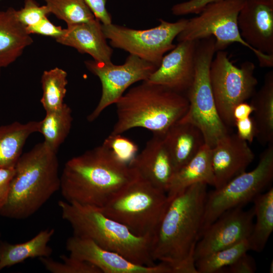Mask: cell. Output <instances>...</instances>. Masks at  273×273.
I'll use <instances>...</instances> for the list:
<instances>
[{"instance_id":"6da1fadb","label":"cell","mask_w":273,"mask_h":273,"mask_svg":"<svg viewBox=\"0 0 273 273\" xmlns=\"http://www.w3.org/2000/svg\"><path fill=\"white\" fill-rule=\"evenodd\" d=\"M207 184L187 188L169 201L152 239L151 255L174 273H198L195 253L201 237Z\"/></svg>"},{"instance_id":"7a4b0ae2","label":"cell","mask_w":273,"mask_h":273,"mask_svg":"<svg viewBox=\"0 0 273 273\" xmlns=\"http://www.w3.org/2000/svg\"><path fill=\"white\" fill-rule=\"evenodd\" d=\"M137 175L102 144L66 162L60 190L66 202L101 209Z\"/></svg>"},{"instance_id":"3957f363","label":"cell","mask_w":273,"mask_h":273,"mask_svg":"<svg viewBox=\"0 0 273 273\" xmlns=\"http://www.w3.org/2000/svg\"><path fill=\"white\" fill-rule=\"evenodd\" d=\"M57 152L43 142L22 153L15 165L9 197L0 215L26 219L38 211L60 189Z\"/></svg>"},{"instance_id":"277c9868","label":"cell","mask_w":273,"mask_h":273,"mask_svg":"<svg viewBox=\"0 0 273 273\" xmlns=\"http://www.w3.org/2000/svg\"><path fill=\"white\" fill-rule=\"evenodd\" d=\"M115 104L117 119L111 134L142 127L164 135L189 107L186 95L146 81L130 88Z\"/></svg>"},{"instance_id":"5b68a950","label":"cell","mask_w":273,"mask_h":273,"mask_svg":"<svg viewBox=\"0 0 273 273\" xmlns=\"http://www.w3.org/2000/svg\"><path fill=\"white\" fill-rule=\"evenodd\" d=\"M62 218L73 235L89 239L104 249L130 261L148 266L156 264L151 255L152 237L133 234L126 226L109 217L100 209L59 201Z\"/></svg>"},{"instance_id":"8992f818","label":"cell","mask_w":273,"mask_h":273,"mask_svg":"<svg viewBox=\"0 0 273 273\" xmlns=\"http://www.w3.org/2000/svg\"><path fill=\"white\" fill-rule=\"evenodd\" d=\"M168 201L165 192L138 174L100 209L134 235L152 237Z\"/></svg>"},{"instance_id":"52a82bcc","label":"cell","mask_w":273,"mask_h":273,"mask_svg":"<svg viewBox=\"0 0 273 273\" xmlns=\"http://www.w3.org/2000/svg\"><path fill=\"white\" fill-rule=\"evenodd\" d=\"M215 42L212 36L197 41L194 79L186 95L189 107L179 120L197 127L205 144L211 148L229 133L228 126L218 114L209 78L210 66L215 53Z\"/></svg>"},{"instance_id":"ba28073f","label":"cell","mask_w":273,"mask_h":273,"mask_svg":"<svg viewBox=\"0 0 273 273\" xmlns=\"http://www.w3.org/2000/svg\"><path fill=\"white\" fill-rule=\"evenodd\" d=\"M245 0H222L206 5L199 15L188 19L184 29L176 37L178 42L215 38V52L223 51L237 42L252 51L262 67L273 66V55L261 53L248 45L242 37L238 17Z\"/></svg>"},{"instance_id":"9c48e42d","label":"cell","mask_w":273,"mask_h":273,"mask_svg":"<svg viewBox=\"0 0 273 273\" xmlns=\"http://www.w3.org/2000/svg\"><path fill=\"white\" fill-rule=\"evenodd\" d=\"M273 179V143L261 153L251 171H245L225 185L207 194L202 221V232L225 211L243 206L271 184Z\"/></svg>"},{"instance_id":"30bf717a","label":"cell","mask_w":273,"mask_h":273,"mask_svg":"<svg viewBox=\"0 0 273 273\" xmlns=\"http://www.w3.org/2000/svg\"><path fill=\"white\" fill-rule=\"evenodd\" d=\"M255 66L250 61L240 67L229 59L228 53L216 52L211 63L209 78L218 114L226 126H235L233 110L237 104L252 97L258 84Z\"/></svg>"},{"instance_id":"8fae6325","label":"cell","mask_w":273,"mask_h":273,"mask_svg":"<svg viewBox=\"0 0 273 273\" xmlns=\"http://www.w3.org/2000/svg\"><path fill=\"white\" fill-rule=\"evenodd\" d=\"M159 25L138 30L112 23L102 28L112 48L123 50L158 67L163 57L175 46L173 43L184 29L188 19L170 22L160 19Z\"/></svg>"},{"instance_id":"7c38bea8","label":"cell","mask_w":273,"mask_h":273,"mask_svg":"<svg viewBox=\"0 0 273 273\" xmlns=\"http://www.w3.org/2000/svg\"><path fill=\"white\" fill-rule=\"evenodd\" d=\"M86 68L100 79L102 95L100 101L87 117L93 122L107 107L116 102L130 85L146 81L158 68L154 64L134 55H130L122 65L98 62L94 60L84 62Z\"/></svg>"},{"instance_id":"4fadbf2b","label":"cell","mask_w":273,"mask_h":273,"mask_svg":"<svg viewBox=\"0 0 273 273\" xmlns=\"http://www.w3.org/2000/svg\"><path fill=\"white\" fill-rule=\"evenodd\" d=\"M254 217L253 207L245 210L243 207H238L222 213L202 232L195 250V261L248 239Z\"/></svg>"},{"instance_id":"5bb4252c","label":"cell","mask_w":273,"mask_h":273,"mask_svg":"<svg viewBox=\"0 0 273 273\" xmlns=\"http://www.w3.org/2000/svg\"><path fill=\"white\" fill-rule=\"evenodd\" d=\"M66 248L69 255L93 264L102 273H173L165 263L160 262L151 266L138 264L103 248L92 240L73 235L67 239Z\"/></svg>"},{"instance_id":"9a60e30c","label":"cell","mask_w":273,"mask_h":273,"mask_svg":"<svg viewBox=\"0 0 273 273\" xmlns=\"http://www.w3.org/2000/svg\"><path fill=\"white\" fill-rule=\"evenodd\" d=\"M197 41L178 42L146 81L186 94L194 79Z\"/></svg>"},{"instance_id":"2e32d148","label":"cell","mask_w":273,"mask_h":273,"mask_svg":"<svg viewBox=\"0 0 273 273\" xmlns=\"http://www.w3.org/2000/svg\"><path fill=\"white\" fill-rule=\"evenodd\" d=\"M238 25L242 37L248 45L273 55V2L245 0Z\"/></svg>"},{"instance_id":"e0dca14e","label":"cell","mask_w":273,"mask_h":273,"mask_svg":"<svg viewBox=\"0 0 273 273\" xmlns=\"http://www.w3.org/2000/svg\"><path fill=\"white\" fill-rule=\"evenodd\" d=\"M254 154L248 143L236 134L227 133L211 148V163L215 189L246 171Z\"/></svg>"},{"instance_id":"ac0fdd59","label":"cell","mask_w":273,"mask_h":273,"mask_svg":"<svg viewBox=\"0 0 273 273\" xmlns=\"http://www.w3.org/2000/svg\"><path fill=\"white\" fill-rule=\"evenodd\" d=\"M153 134L129 165L142 178L166 193L176 170L163 135Z\"/></svg>"},{"instance_id":"d6986e66","label":"cell","mask_w":273,"mask_h":273,"mask_svg":"<svg viewBox=\"0 0 273 273\" xmlns=\"http://www.w3.org/2000/svg\"><path fill=\"white\" fill-rule=\"evenodd\" d=\"M56 41L73 48L80 53L90 55L97 62L112 63L113 49L107 42L102 23L96 18L87 22L67 26L63 34Z\"/></svg>"},{"instance_id":"ffe728a7","label":"cell","mask_w":273,"mask_h":273,"mask_svg":"<svg viewBox=\"0 0 273 273\" xmlns=\"http://www.w3.org/2000/svg\"><path fill=\"white\" fill-rule=\"evenodd\" d=\"M33 40L26 28L18 21L16 10L0 11V68L14 62Z\"/></svg>"},{"instance_id":"44dd1931","label":"cell","mask_w":273,"mask_h":273,"mask_svg":"<svg viewBox=\"0 0 273 273\" xmlns=\"http://www.w3.org/2000/svg\"><path fill=\"white\" fill-rule=\"evenodd\" d=\"M163 137L176 171L192 159L205 144L197 127L180 121L172 125Z\"/></svg>"},{"instance_id":"7402d4cb","label":"cell","mask_w":273,"mask_h":273,"mask_svg":"<svg viewBox=\"0 0 273 273\" xmlns=\"http://www.w3.org/2000/svg\"><path fill=\"white\" fill-rule=\"evenodd\" d=\"M203 183L214 187L211 148L205 144L197 154L177 170L166 192L170 198L191 186Z\"/></svg>"},{"instance_id":"603a6c76","label":"cell","mask_w":273,"mask_h":273,"mask_svg":"<svg viewBox=\"0 0 273 273\" xmlns=\"http://www.w3.org/2000/svg\"><path fill=\"white\" fill-rule=\"evenodd\" d=\"M55 232L54 229L42 230L22 243L0 241V271L29 258L50 257L53 250L48 243Z\"/></svg>"},{"instance_id":"cb8c5ba5","label":"cell","mask_w":273,"mask_h":273,"mask_svg":"<svg viewBox=\"0 0 273 273\" xmlns=\"http://www.w3.org/2000/svg\"><path fill=\"white\" fill-rule=\"evenodd\" d=\"M255 138L262 145L273 143V71L268 72L260 89L252 97Z\"/></svg>"},{"instance_id":"d4e9b609","label":"cell","mask_w":273,"mask_h":273,"mask_svg":"<svg viewBox=\"0 0 273 273\" xmlns=\"http://www.w3.org/2000/svg\"><path fill=\"white\" fill-rule=\"evenodd\" d=\"M39 121H17L0 126V167L15 166L29 136L38 131Z\"/></svg>"},{"instance_id":"484cf974","label":"cell","mask_w":273,"mask_h":273,"mask_svg":"<svg viewBox=\"0 0 273 273\" xmlns=\"http://www.w3.org/2000/svg\"><path fill=\"white\" fill-rule=\"evenodd\" d=\"M255 223L248 240L250 250L261 252L273 231V188L252 200Z\"/></svg>"},{"instance_id":"4316f807","label":"cell","mask_w":273,"mask_h":273,"mask_svg":"<svg viewBox=\"0 0 273 273\" xmlns=\"http://www.w3.org/2000/svg\"><path fill=\"white\" fill-rule=\"evenodd\" d=\"M46 112L45 117L39 121L38 132L43 136V142L51 150L57 152L71 130L73 121L72 110L65 103L59 110Z\"/></svg>"},{"instance_id":"83f0119b","label":"cell","mask_w":273,"mask_h":273,"mask_svg":"<svg viewBox=\"0 0 273 273\" xmlns=\"http://www.w3.org/2000/svg\"><path fill=\"white\" fill-rule=\"evenodd\" d=\"M42 95L40 102L46 112L61 109L67 92V73L62 69L55 67L44 71L41 78Z\"/></svg>"},{"instance_id":"f1b7e54d","label":"cell","mask_w":273,"mask_h":273,"mask_svg":"<svg viewBox=\"0 0 273 273\" xmlns=\"http://www.w3.org/2000/svg\"><path fill=\"white\" fill-rule=\"evenodd\" d=\"M249 250V244L248 240L246 239L197 259L195 266L198 273L220 272L223 268Z\"/></svg>"},{"instance_id":"f546056e","label":"cell","mask_w":273,"mask_h":273,"mask_svg":"<svg viewBox=\"0 0 273 273\" xmlns=\"http://www.w3.org/2000/svg\"><path fill=\"white\" fill-rule=\"evenodd\" d=\"M50 14L70 26L93 20L96 18L83 0H44Z\"/></svg>"},{"instance_id":"4dcf8cb0","label":"cell","mask_w":273,"mask_h":273,"mask_svg":"<svg viewBox=\"0 0 273 273\" xmlns=\"http://www.w3.org/2000/svg\"><path fill=\"white\" fill-rule=\"evenodd\" d=\"M62 261L54 260L50 257L38 258L46 270L51 273H102L93 264L70 255L60 256Z\"/></svg>"},{"instance_id":"1f68e13d","label":"cell","mask_w":273,"mask_h":273,"mask_svg":"<svg viewBox=\"0 0 273 273\" xmlns=\"http://www.w3.org/2000/svg\"><path fill=\"white\" fill-rule=\"evenodd\" d=\"M102 144L115 157L128 165L136 156L139 149L133 141L121 134L110 133Z\"/></svg>"},{"instance_id":"d6a6232c","label":"cell","mask_w":273,"mask_h":273,"mask_svg":"<svg viewBox=\"0 0 273 273\" xmlns=\"http://www.w3.org/2000/svg\"><path fill=\"white\" fill-rule=\"evenodd\" d=\"M50 14L46 5L40 6L34 0H24V7L16 10L18 21L25 27L32 26Z\"/></svg>"},{"instance_id":"836d02e7","label":"cell","mask_w":273,"mask_h":273,"mask_svg":"<svg viewBox=\"0 0 273 273\" xmlns=\"http://www.w3.org/2000/svg\"><path fill=\"white\" fill-rule=\"evenodd\" d=\"M27 32L29 34H36L52 37L55 40L61 36L65 29L53 24L46 17L36 24L26 28Z\"/></svg>"},{"instance_id":"e575fe53","label":"cell","mask_w":273,"mask_h":273,"mask_svg":"<svg viewBox=\"0 0 273 273\" xmlns=\"http://www.w3.org/2000/svg\"><path fill=\"white\" fill-rule=\"evenodd\" d=\"M256 270L255 259L246 252L221 271H226L225 272L229 273H254Z\"/></svg>"},{"instance_id":"d590c367","label":"cell","mask_w":273,"mask_h":273,"mask_svg":"<svg viewBox=\"0 0 273 273\" xmlns=\"http://www.w3.org/2000/svg\"><path fill=\"white\" fill-rule=\"evenodd\" d=\"M219 1L222 0H190L174 5L171 11L176 16L199 14L206 5Z\"/></svg>"},{"instance_id":"8d00e7d4","label":"cell","mask_w":273,"mask_h":273,"mask_svg":"<svg viewBox=\"0 0 273 273\" xmlns=\"http://www.w3.org/2000/svg\"><path fill=\"white\" fill-rule=\"evenodd\" d=\"M15 166L0 167V208L6 204L8 200L15 173Z\"/></svg>"},{"instance_id":"74e56055","label":"cell","mask_w":273,"mask_h":273,"mask_svg":"<svg viewBox=\"0 0 273 273\" xmlns=\"http://www.w3.org/2000/svg\"><path fill=\"white\" fill-rule=\"evenodd\" d=\"M237 134L241 139L251 144L256 136V129L252 117L235 121Z\"/></svg>"},{"instance_id":"f35d334b","label":"cell","mask_w":273,"mask_h":273,"mask_svg":"<svg viewBox=\"0 0 273 273\" xmlns=\"http://www.w3.org/2000/svg\"><path fill=\"white\" fill-rule=\"evenodd\" d=\"M93 13L95 18L103 24L112 23V17L107 11V0H83Z\"/></svg>"},{"instance_id":"ab89813d","label":"cell","mask_w":273,"mask_h":273,"mask_svg":"<svg viewBox=\"0 0 273 273\" xmlns=\"http://www.w3.org/2000/svg\"><path fill=\"white\" fill-rule=\"evenodd\" d=\"M253 111V107L251 104L243 102L237 104L233 110V117L235 123L236 120L243 119L251 116Z\"/></svg>"},{"instance_id":"60d3db41","label":"cell","mask_w":273,"mask_h":273,"mask_svg":"<svg viewBox=\"0 0 273 273\" xmlns=\"http://www.w3.org/2000/svg\"><path fill=\"white\" fill-rule=\"evenodd\" d=\"M272 267H273V263H272V261H271V262H270V265L269 266V269L270 273H272L273 272Z\"/></svg>"},{"instance_id":"b9f144b4","label":"cell","mask_w":273,"mask_h":273,"mask_svg":"<svg viewBox=\"0 0 273 273\" xmlns=\"http://www.w3.org/2000/svg\"><path fill=\"white\" fill-rule=\"evenodd\" d=\"M265 2H273V0H261Z\"/></svg>"},{"instance_id":"7bdbcfd3","label":"cell","mask_w":273,"mask_h":273,"mask_svg":"<svg viewBox=\"0 0 273 273\" xmlns=\"http://www.w3.org/2000/svg\"><path fill=\"white\" fill-rule=\"evenodd\" d=\"M1 68H0V78H1Z\"/></svg>"},{"instance_id":"ee69618b","label":"cell","mask_w":273,"mask_h":273,"mask_svg":"<svg viewBox=\"0 0 273 273\" xmlns=\"http://www.w3.org/2000/svg\"><path fill=\"white\" fill-rule=\"evenodd\" d=\"M1 237V232H0V237Z\"/></svg>"}]
</instances>
